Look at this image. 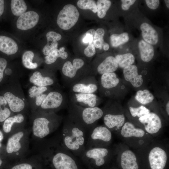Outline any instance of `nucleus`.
I'll return each mask as SVG.
<instances>
[{"label":"nucleus","instance_id":"1","mask_svg":"<svg viewBox=\"0 0 169 169\" xmlns=\"http://www.w3.org/2000/svg\"><path fill=\"white\" fill-rule=\"evenodd\" d=\"M88 134L68 116L64 123L62 143L65 147L79 158L86 149Z\"/></svg>","mask_w":169,"mask_h":169},{"label":"nucleus","instance_id":"2","mask_svg":"<svg viewBox=\"0 0 169 169\" xmlns=\"http://www.w3.org/2000/svg\"><path fill=\"white\" fill-rule=\"evenodd\" d=\"M68 117L83 128L88 134L96 126L103 115V109L98 107H84L69 100Z\"/></svg>","mask_w":169,"mask_h":169},{"label":"nucleus","instance_id":"3","mask_svg":"<svg viewBox=\"0 0 169 169\" xmlns=\"http://www.w3.org/2000/svg\"><path fill=\"white\" fill-rule=\"evenodd\" d=\"M84 61L80 58L67 60L63 64L61 70L62 79L64 85L70 88L84 77L92 75L91 70L84 68Z\"/></svg>","mask_w":169,"mask_h":169},{"label":"nucleus","instance_id":"4","mask_svg":"<svg viewBox=\"0 0 169 169\" xmlns=\"http://www.w3.org/2000/svg\"><path fill=\"white\" fill-rule=\"evenodd\" d=\"M120 131L125 143L133 148L144 147L148 145L151 141V135L143 129L136 127L130 122H125Z\"/></svg>","mask_w":169,"mask_h":169},{"label":"nucleus","instance_id":"5","mask_svg":"<svg viewBox=\"0 0 169 169\" xmlns=\"http://www.w3.org/2000/svg\"><path fill=\"white\" fill-rule=\"evenodd\" d=\"M115 152L109 147L86 149L79 157L89 169H96L103 166Z\"/></svg>","mask_w":169,"mask_h":169},{"label":"nucleus","instance_id":"6","mask_svg":"<svg viewBox=\"0 0 169 169\" xmlns=\"http://www.w3.org/2000/svg\"><path fill=\"white\" fill-rule=\"evenodd\" d=\"M112 140V132L105 125H97L88 134L86 149L109 147Z\"/></svg>","mask_w":169,"mask_h":169},{"label":"nucleus","instance_id":"7","mask_svg":"<svg viewBox=\"0 0 169 169\" xmlns=\"http://www.w3.org/2000/svg\"><path fill=\"white\" fill-rule=\"evenodd\" d=\"M78 157L74 155L63 145L60 151L53 156L52 163L55 169H82Z\"/></svg>","mask_w":169,"mask_h":169},{"label":"nucleus","instance_id":"8","mask_svg":"<svg viewBox=\"0 0 169 169\" xmlns=\"http://www.w3.org/2000/svg\"><path fill=\"white\" fill-rule=\"evenodd\" d=\"M3 96L10 110L14 112L22 111L28 102L18 79L13 80L12 89L5 92Z\"/></svg>","mask_w":169,"mask_h":169},{"label":"nucleus","instance_id":"9","mask_svg":"<svg viewBox=\"0 0 169 169\" xmlns=\"http://www.w3.org/2000/svg\"><path fill=\"white\" fill-rule=\"evenodd\" d=\"M69 102L68 96L65 92L60 89H52L40 107L43 110L53 112L55 110L67 108Z\"/></svg>","mask_w":169,"mask_h":169},{"label":"nucleus","instance_id":"10","mask_svg":"<svg viewBox=\"0 0 169 169\" xmlns=\"http://www.w3.org/2000/svg\"><path fill=\"white\" fill-rule=\"evenodd\" d=\"M79 16L76 8L71 4L65 5L60 11L57 18V23L61 29L68 30L75 25Z\"/></svg>","mask_w":169,"mask_h":169},{"label":"nucleus","instance_id":"11","mask_svg":"<svg viewBox=\"0 0 169 169\" xmlns=\"http://www.w3.org/2000/svg\"><path fill=\"white\" fill-rule=\"evenodd\" d=\"M148 159L151 169H164L168 159V154L161 146L155 145L148 151Z\"/></svg>","mask_w":169,"mask_h":169},{"label":"nucleus","instance_id":"12","mask_svg":"<svg viewBox=\"0 0 169 169\" xmlns=\"http://www.w3.org/2000/svg\"><path fill=\"white\" fill-rule=\"evenodd\" d=\"M98 88L97 82L93 75H87L72 85L70 92L81 93H95Z\"/></svg>","mask_w":169,"mask_h":169},{"label":"nucleus","instance_id":"13","mask_svg":"<svg viewBox=\"0 0 169 169\" xmlns=\"http://www.w3.org/2000/svg\"><path fill=\"white\" fill-rule=\"evenodd\" d=\"M143 125L144 130L151 136H155L160 131L162 124L160 117L156 113L150 112L138 118Z\"/></svg>","mask_w":169,"mask_h":169},{"label":"nucleus","instance_id":"14","mask_svg":"<svg viewBox=\"0 0 169 169\" xmlns=\"http://www.w3.org/2000/svg\"><path fill=\"white\" fill-rule=\"evenodd\" d=\"M103 111L104 125L111 132L119 131L125 122V115L114 113L109 108H106Z\"/></svg>","mask_w":169,"mask_h":169},{"label":"nucleus","instance_id":"15","mask_svg":"<svg viewBox=\"0 0 169 169\" xmlns=\"http://www.w3.org/2000/svg\"><path fill=\"white\" fill-rule=\"evenodd\" d=\"M68 96L71 102L84 107H97L99 103V98L95 93L69 92Z\"/></svg>","mask_w":169,"mask_h":169},{"label":"nucleus","instance_id":"16","mask_svg":"<svg viewBox=\"0 0 169 169\" xmlns=\"http://www.w3.org/2000/svg\"><path fill=\"white\" fill-rule=\"evenodd\" d=\"M30 82L37 86L51 87L57 86L58 80L53 73L43 74L39 71L34 72L30 76Z\"/></svg>","mask_w":169,"mask_h":169},{"label":"nucleus","instance_id":"17","mask_svg":"<svg viewBox=\"0 0 169 169\" xmlns=\"http://www.w3.org/2000/svg\"><path fill=\"white\" fill-rule=\"evenodd\" d=\"M39 19V15L36 12L28 11L19 17L16 22V26L18 29L21 30L29 29L36 25Z\"/></svg>","mask_w":169,"mask_h":169},{"label":"nucleus","instance_id":"18","mask_svg":"<svg viewBox=\"0 0 169 169\" xmlns=\"http://www.w3.org/2000/svg\"><path fill=\"white\" fill-rule=\"evenodd\" d=\"M52 121L47 117L35 119L33 121V130L34 135L40 138H44L50 132V125Z\"/></svg>","mask_w":169,"mask_h":169},{"label":"nucleus","instance_id":"19","mask_svg":"<svg viewBox=\"0 0 169 169\" xmlns=\"http://www.w3.org/2000/svg\"><path fill=\"white\" fill-rule=\"evenodd\" d=\"M123 74L125 79L130 82L135 88L140 87L143 82L142 75L139 74L137 67L131 65L123 69Z\"/></svg>","mask_w":169,"mask_h":169},{"label":"nucleus","instance_id":"20","mask_svg":"<svg viewBox=\"0 0 169 169\" xmlns=\"http://www.w3.org/2000/svg\"><path fill=\"white\" fill-rule=\"evenodd\" d=\"M120 163L123 169H138L135 154L130 150H123L120 153Z\"/></svg>","mask_w":169,"mask_h":169},{"label":"nucleus","instance_id":"21","mask_svg":"<svg viewBox=\"0 0 169 169\" xmlns=\"http://www.w3.org/2000/svg\"><path fill=\"white\" fill-rule=\"evenodd\" d=\"M118 67V64L115 58L112 56H108L98 64L94 75L96 73L102 75L105 73L114 72Z\"/></svg>","mask_w":169,"mask_h":169},{"label":"nucleus","instance_id":"22","mask_svg":"<svg viewBox=\"0 0 169 169\" xmlns=\"http://www.w3.org/2000/svg\"><path fill=\"white\" fill-rule=\"evenodd\" d=\"M142 38L144 40L151 44H156L158 41V33L149 24L144 23L140 26Z\"/></svg>","mask_w":169,"mask_h":169},{"label":"nucleus","instance_id":"23","mask_svg":"<svg viewBox=\"0 0 169 169\" xmlns=\"http://www.w3.org/2000/svg\"><path fill=\"white\" fill-rule=\"evenodd\" d=\"M18 50V46L13 39L4 36H0V51L9 55L15 54Z\"/></svg>","mask_w":169,"mask_h":169},{"label":"nucleus","instance_id":"24","mask_svg":"<svg viewBox=\"0 0 169 169\" xmlns=\"http://www.w3.org/2000/svg\"><path fill=\"white\" fill-rule=\"evenodd\" d=\"M120 82V79L114 72L106 73L101 75L100 85L102 89L110 90L116 87Z\"/></svg>","mask_w":169,"mask_h":169},{"label":"nucleus","instance_id":"25","mask_svg":"<svg viewBox=\"0 0 169 169\" xmlns=\"http://www.w3.org/2000/svg\"><path fill=\"white\" fill-rule=\"evenodd\" d=\"M138 47L141 60L146 62L150 61L154 54V48L152 45L144 40H141L139 42Z\"/></svg>","mask_w":169,"mask_h":169},{"label":"nucleus","instance_id":"26","mask_svg":"<svg viewBox=\"0 0 169 169\" xmlns=\"http://www.w3.org/2000/svg\"><path fill=\"white\" fill-rule=\"evenodd\" d=\"M23 135L22 132H19L13 135L8 139L6 146V151L8 153L16 152L21 148L20 141Z\"/></svg>","mask_w":169,"mask_h":169},{"label":"nucleus","instance_id":"27","mask_svg":"<svg viewBox=\"0 0 169 169\" xmlns=\"http://www.w3.org/2000/svg\"><path fill=\"white\" fill-rule=\"evenodd\" d=\"M118 64V67L124 68L132 65L135 61L134 55L131 53L118 54L115 57Z\"/></svg>","mask_w":169,"mask_h":169},{"label":"nucleus","instance_id":"28","mask_svg":"<svg viewBox=\"0 0 169 169\" xmlns=\"http://www.w3.org/2000/svg\"><path fill=\"white\" fill-rule=\"evenodd\" d=\"M24 119L23 115L20 113L9 117L4 121L3 123V131L7 133L9 132L14 123H21L23 121Z\"/></svg>","mask_w":169,"mask_h":169},{"label":"nucleus","instance_id":"29","mask_svg":"<svg viewBox=\"0 0 169 169\" xmlns=\"http://www.w3.org/2000/svg\"><path fill=\"white\" fill-rule=\"evenodd\" d=\"M136 100L143 105H146L151 102L154 100V96L148 90H139L136 93L135 96Z\"/></svg>","mask_w":169,"mask_h":169},{"label":"nucleus","instance_id":"30","mask_svg":"<svg viewBox=\"0 0 169 169\" xmlns=\"http://www.w3.org/2000/svg\"><path fill=\"white\" fill-rule=\"evenodd\" d=\"M11 8L13 14L16 16H20L25 13L27 9V5L23 0H12Z\"/></svg>","mask_w":169,"mask_h":169},{"label":"nucleus","instance_id":"31","mask_svg":"<svg viewBox=\"0 0 169 169\" xmlns=\"http://www.w3.org/2000/svg\"><path fill=\"white\" fill-rule=\"evenodd\" d=\"M34 55L33 52L31 51H27L24 53L22 56V60L24 67L29 69H34L37 68V63L33 62Z\"/></svg>","mask_w":169,"mask_h":169},{"label":"nucleus","instance_id":"32","mask_svg":"<svg viewBox=\"0 0 169 169\" xmlns=\"http://www.w3.org/2000/svg\"><path fill=\"white\" fill-rule=\"evenodd\" d=\"M129 40L128 34L126 32L120 34H114L110 37L111 44L114 47H117L125 43Z\"/></svg>","mask_w":169,"mask_h":169},{"label":"nucleus","instance_id":"33","mask_svg":"<svg viewBox=\"0 0 169 169\" xmlns=\"http://www.w3.org/2000/svg\"><path fill=\"white\" fill-rule=\"evenodd\" d=\"M53 88L49 87L37 86L33 85L28 90V97L29 101L38 95L50 90Z\"/></svg>","mask_w":169,"mask_h":169},{"label":"nucleus","instance_id":"34","mask_svg":"<svg viewBox=\"0 0 169 169\" xmlns=\"http://www.w3.org/2000/svg\"><path fill=\"white\" fill-rule=\"evenodd\" d=\"M111 1L109 0H98L97 2V15L101 18L106 15L107 11L111 5Z\"/></svg>","mask_w":169,"mask_h":169},{"label":"nucleus","instance_id":"35","mask_svg":"<svg viewBox=\"0 0 169 169\" xmlns=\"http://www.w3.org/2000/svg\"><path fill=\"white\" fill-rule=\"evenodd\" d=\"M105 33L104 29L102 28H98L95 31L93 42L96 48L100 49L102 48L105 42L103 39Z\"/></svg>","mask_w":169,"mask_h":169},{"label":"nucleus","instance_id":"36","mask_svg":"<svg viewBox=\"0 0 169 169\" xmlns=\"http://www.w3.org/2000/svg\"><path fill=\"white\" fill-rule=\"evenodd\" d=\"M78 7L82 9H89L94 13L97 12V5L93 0H79L77 3Z\"/></svg>","mask_w":169,"mask_h":169},{"label":"nucleus","instance_id":"37","mask_svg":"<svg viewBox=\"0 0 169 169\" xmlns=\"http://www.w3.org/2000/svg\"><path fill=\"white\" fill-rule=\"evenodd\" d=\"M129 110L132 117H137L138 118L151 112L149 109L143 105L137 107H130Z\"/></svg>","mask_w":169,"mask_h":169},{"label":"nucleus","instance_id":"38","mask_svg":"<svg viewBox=\"0 0 169 169\" xmlns=\"http://www.w3.org/2000/svg\"><path fill=\"white\" fill-rule=\"evenodd\" d=\"M59 58L63 59L59 49H57L45 57V63L48 65L53 64Z\"/></svg>","mask_w":169,"mask_h":169},{"label":"nucleus","instance_id":"39","mask_svg":"<svg viewBox=\"0 0 169 169\" xmlns=\"http://www.w3.org/2000/svg\"><path fill=\"white\" fill-rule=\"evenodd\" d=\"M58 43L57 42H53L50 43H47L44 47L42 52L44 55H48L53 51L57 49Z\"/></svg>","mask_w":169,"mask_h":169},{"label":"nucleus","instance_id":"40","mask_svg":"<svg viewBox=\"0 0 169 169\" xmlns=\"http://www.w3.org/2000/svg\"><path fill=\"white\" fill-rule=\"evenodd\" d=\"M93 39L94 38H92L90 40L88 46L84 50V54L87 57H92L95 53V50L94 43Z\"/></svg>","mask_w":169,"mask_h":169},{"label":"nucleus","instance_id":"41","mask_svg":"<svg viewBox=\"0 0 169 169\" xmlns=\"http://www.w3.org/2000/svg\"><path fill=\"white\" fill-rule=\"evenodd\" d=\"M6 105L0 104V122L4 121L10 115L11 112L10 109L6 107Z\"/></svg>","mask_w":169,"mask_h":169},{"label":"nucleus","instance_id":"42","mask_svg":"<svg viewBox=\"0 0 169 169\" xmlns=\"http://www.w3.org/2000/svg\"><path fill=\"white\" fill-rule=\"evenodd\" d=\"M47 42H57L62 38L61 35L59 33L54 31H49L46 34Z\"/></svg>","mask_w":169,"mask_h":169},{"label":"nucleus","instance_id":"43","mask_svg":"<svg viewBox=\"0 0 169 169\" xmlns=\"http://www.w3.org/2000/svg\"><path fill=\"white\" fill-rule=\"evenodd\" d=\"M50 90L38 95L33 100H30V102H34L37 106L40 107L46 98Z\"/></svg>","mask_w":169,"mask_h":169},{"label":"nucleus","instance_id":"44","mask_svg":"<svg viewBox=\"0 0 169 169\" xmlns=\"http://www.w3.org/2000/svg\"><path fill=\"white\" fill-rule=\"evenodd\" d=\"M7 62L6 59L0 58V82L2 80L3 77V73L7 65Z\"/></svg>","mask_w":169,"mask_h":169},{"label":"nucleus","instance_id":"45","mask_svg":"<svg viewBox=\"0 0 169 169\" xmlns=\"http://www.w3.org/2000/svg\"><path fill=\"white\" fill-rule=\"evenodd\" d=\"M145 2L147 7L152 10L157 8L160 4L159 0H146Z\"/></svg>","mask_w":169,"mask_h":169},{"label":"nucleus","instance_id":"46","mask_svg":"<svg viewBox=\"0 0 169 169\" xmlns=\"http://www.w3.org/2000/svg\"><path fill=\"white\" fill-rule=\"evenodd\" d=\"M121 8L124 10H127L130 6L135 2V0H121Z\"/></svg>","mask_w":169,"mask_h":169},{"label":"nucleus","instance_id":"47","mask_svg":"<svg viewBox=\"0 0 169 169\" xmlns=\"http://www.w3.org/2000/svg\"><path fill=\"white\" fill-rule=\"evenodd\" d=\"M11 169H32V167L28 163H22L14 166Z\"/></svg>","mask_w":169,"mask_h":169},{"label":"nucleus","instance_id":"48","mask_svg":"<svg viewBox=\"0 0 169 169\" xmlns=\"http://www.w3.org/2000/svg\"><path fill=\"white\" fill-rule=\"evenodd\" d=\"M4 1L0 0V16L3 13L4 10Z\"/></svg>","mask_w":169,"mask_h":169},{"label":"nucleus","instance_id":"49","mask_svg":"<svg viewBox=\"0 0 169 169\" xmlns=\"http://www.w3.org/2000/svg\"><path fill=\"white\" fill-rule=\"evenodd\" d=\"M103 47L104 50L107 51L109 49L110 46L108 43L105 42L103 44Z\"/></svg>","mask_w":169,"mask_h":169},{"label":"nucleus","instance_id":"50","mask_svg":"<svg viewBox=\"0 0 169 169\" xmlns=\"http://www.w3.org/2000/svg\"><path fill=\"white\" fill-rule=\"evenodd\" d=\"M5 72L7 75H10L12 73V71L10 69L7 68L5 69Z\"/></svg>","mask_w":169,"mask_h":169},{"label":"nucleus","instance_id":"51","mask_svg":"<svg viewBox=\"0 0 169 169\" xmlns=\"http://www.w3.org/2000/svg\"><path fill=\"white\" fill-rule=\"evenodd\" d=\"M166 110L167 115H169V101H168L166 105Z\"/></svg>","mask_w":169,"mask_h":169},{"label":"nucleus","instance_id":"52","mask_svg":"<svg viewBox=\"0 0 169 169\" xmlns=\"http://www.w3.org/2000/svg\"><path fill=\"white\" fill-rule=\"evenodd\" d=\"M3 138V133L0 131V142H1Z\"/></svg>","mask_w":169,"mask_h":169},{"label":"nucleus","instance_id":"53","mask_svg":"<svg viewBox=\"0 0 169 169\" xmlns=\"http://www.w3.org/2000/svg\"><path fill=\"white\" fill-rule=\"evenodd\" d=\"M164 2H165V3L166 4V5L167 7L169 8V1L168 0H164Z\"/></svg>","mask_w":169,"mask_h":169},{"label":"nucleus","instance_id":"54","mask_svg":"<svg viewBox=\"0 0 169 169\" xmlns=\"http://www.w3.org/2000/svg\"><path fill=\"white\" fill-rule=\"evenodd\" d=\"M2 160L0 158V166H1L2 164Z\"/></svg>","mask_w":169,"mask_h":169},{"label":"nucleus","instance_id":"55","mask_svg":"<svg viewBox=\"0 0 169 169\" xmlns=\"http://www.w3.org/2000/svg\"><path fill=\"white\" fill-rule=\"evenodd\" d=\"M1 142H0V148L1 147Z\"/></svg>","mask_w":169,"mask_h":169}]
</instances>
